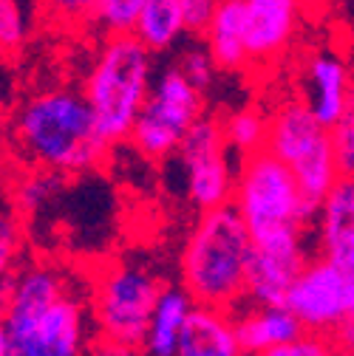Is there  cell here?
I'll return each instance as SVG.
<instances>
[{
  "mask_svg": "<svg viewBox=\"0 0 354 356\" xmlns=\"http://www.w3.org/2000/svg\"><path fill=\"white\" fill-rule=\"evenodd\" d=\"M23 263V220L15 209L0 207V308Z\"/></svg>",
  "mask_w": 354,
  "mask_h": 356,
  "instance_id": "19",
  "label": "cell"
},
{
  "mask_svg": "<svg viewBox=\"0 0 354 356\" xmlns=\"http://www.w3.org/2000/svg\"><path fill=\"white\" fill-rule=\"evenodd\" d=\"M29 37V17L20 0H0V54H15Z\"/></svg>",
  "mask_w": 354,
  "mask_h": 356,
  "instance_id": "24",
  "label": "cell"
},
{
  "mask_svg": "<svg viewBox=\"0 0 354 356\" xmlns=\"http://www.w3.org/2000/svg\"><path fill=\"white\" fill-rule=\"evenodd\" d=\"M176 356H244L233 311L193 305L187 325L179 337Z\"/></svg>",
  "mask_w": 354,
  "mask_h": 356,
  "instance_id": "14",
  "label": "cell"
},
{
  "mask_svg": "<svg viewBox=\"0 0 354 356\" xmlns=\"http://www.w3.org/2000/svg\"><path fill=\"white\" fill-rule=\"evenodd\" d=\"M332 133V147L343 178H354V99L346 108V113L329 127Z\"/></svg>",
  "mask_w": 354,
  "mask_h": 356,
  "instance_id": "26",
  "label": "cell"
},
{
  "mask_svg": "<svg viewBox=\"0 0 354 356\" xmlns=\"http://www.w3.org/2000/svg\"><path fill=\"white\" fill-rule=\"evenodd\" d=\"M267 150L289 164L306 201L315 207L323 204L332 187L343 178L329 127L309 111L303 99H289L278 105V111L270 116Z\"/></svg>",
  "mask_w": 354,
  "mask_h": 356,
  "instance_id": "7",
  "label": "cell"
},
{
  "mask_svg": "<svg viewBox=\"0 0 354 356\" xmlns=\"http://www.w3.org/2000/svg\"><path fill=\"white\" fill-rule=\"evenodd\" d=\"M233 204L252 238L292 227H315L318 218V207L306 201L289 164L267 147L241 156Z\"/></svg>",
  "mask_w": 354,
  "mask_h": 356,
  "instance_id": "5",
  "label": "cell"
},
{
  "mask_svg": "<svg viewBox=\"0 0 354 356\" xmlns=\"http://www.w3.org/2000/svg\"><path fill=\"white\" fill-rule=\"evenodd\" d=\"M153 85V51L134 34H111L94 54L82 94L97 119L102 139L114 147L130 139Z\"/></svg>",
  "mask_w": 354,
  "mask_h": 356,
  "instance_id": "4",
  "label": "cell"
},
{
  "mask_svg": "<svg viewBox=\"0 0 354 356\" xmlns=\"http://www.w3.org/2000/svg\"><path fill=\"white\" fill-rule=\"evenodd\" d=\"M40 9L57 26L79 29L85 23H94L97 0H40Z\"/></svg>",
  "mask_w": 354,
  "mask_h": 356,
  "instance_id": "25",
  "label": "cell"
},
{
  "mask_svg": "<svg viewBox=\"0 0 354 356\" xmlns=\"http://www.w3.org/2000/svg\"><path fill=\"white\" fill-rule=\"evenodd\" d=\"M0 356H9V328L0 317Z\"/></svg>",
  "mask_w": 354,
  "mask_h": 356,
  "instance_id": "30",
  "label": "cell"
},
{
  "mask_svg": "<svg viewBox=\"0 0 354 356\" xmlns=\"http://www.w3.org/2000/svg\"><path fill=\"white\" fill-rule=\"evenodd\" d=\"M68 175H60V172H52V170H43V167H34L31 172H26L20 178V184L15 190V207L23 212V215H37L40 209H46L63 190V181Z\"/></svg>",
  "mask_w": 354,
  "mask_h": 356,
  "instance_id": "21",
  "label": "cell"
},
{
  "mask_svg": "<svg viewBox=\"0 0 354 356\" xmlns=\"http://www.w3.org/2000/svg\"><path fill=\"white\" fill-rule=\"evenodd\" d=\"M351 51H354V29H351Z\"/></svg>",
  "mask_w": 354,
  "mask_h": 356,
  "instance_id": "31",
  "label": "cell"
},
{
  "mask_svg": "<svg viewBox=\"0 0 354 356\" xmlns=\"http://www.w3.org/2000/svg\"><path fill=\"white\" fill-rule=\"evenodd\" d=\"M179 3H182V9H185L187 29H190L193 34H201L218 0H179Z\"/></svg>",
  "mask_w": 354,
  "mask_h": 356,
  "instance_id": "28",
  "label": "cell"
},
{
  "mask_svg": "<svg viewBox=\"0 0 354 356\" xmlns=\"http://www.w3.org/2000/svg\"><path fill=\"white\" fill-rule=\"evenodd\" d=\"M185 31L190 29L179 0H148L134 26V37L153 54L173 49Z\"/></svg>",
  "mask_w": 354,
  "mask_h": 356,
  "instance_id": "18",
  "label": "cell"
},
{
  "mask_svg": "<svg viewBox=\"0 0 354 356\" xmlns=\"http://www.w3.org/2000/svg\"><path fill=\"white\" fill-rule=\"evenodd\" d=\"M252 235L236 204L204 209L179 254V286L196 305L238 311L247 294Z\"/></svg>",
  "mask_w": 354,
  "mask_h": 356,
  "instance_id": "3",
  "label": "cell"
},
{
  "mask_svg": "<svg viewBox=\"0 0 354 356\" xmlns=\"http://www.w3.org/2000/svg\"><path fill=\"white\" fill-rule=\"evenodd\" d=\"M284 305L300 320L303 331L334 334V328L348 314V291L340 269L326 254L309 257L303 272L295 277Z\"/></svg>",
  "mask_w": 354,
  "mask_h": 356,
  "instance_id": "11",
  "label": "cell"
},
{
  "mask_svg": "<svg viewBox=\"0 0 354 356\" xmlns=\"http://www.w3.org/2000/svg\"><path fill=\"white\" fill-rule=\"evenodd\" d=\"M201 116H204L201 91L182 74L179 65H167L153 76L151 94L128 142L145 159L164 161L176 153L185 133Z\"/></svg>",
  "mask_w": 354,
  "mask_h": 356,
  "instance_id": "8",
  "label": "cell"
},
{
  "mask_svg": "<svg viewBox=\"0 0 354 356\" xmlns=\"http://www.w3.org/2000/svg\"><path fill=\"white\" fill-rule=\"evenodd\" d=\"M164 286L167 283H162L153 269L134 260H114L102 266L88 291L97 339L142 348Z\"/></svg>",
  "mask_w": 354,
  "mask_h": 356,
  "instance_id": "6",
  "label": "cell"
},
{
  "mask_svg": "<svg viewBox=\"0 0 354 356\" xmlns=\"http://www.w3.org/2000/svg\"><path fill=\"white\" fill-rule=\"evenodd\" d=\"M201 34H204V46L210 49L218 71L233 74V71L249 68L244 0H218Z\"/></svg>",
  "mask_w": 354,
  "mask_h": 356,
  "instance_id": "15",
  "label": "cell"
},
{
  "mask_svg": "<svg viewBox=\"0 0 354 356\" xmlns=\"http://www.w3.org/2000/svg\"><path fill=\"white\" fill-rule=\"evenodd\" d=\"M15 145L31 167L60 175L94 172L111 150L85 94L71 88H46L23 99L15 113Z\"/></svg>",
  "mask_w": 354,
  "mask_h": 356,
  "instance_id": "2",
  "label": "cell"
},
{
  "mask_svg": "<svg viewBox=\"0 0 354 356\" xmlns=\"http://www.w3.org/2000/svg\"><path fill=\"white\" fill-rule=\"evenodd\" d=\"M230 142L224 133V119L201 116L176 147L173 159L179 161L185 175V193L190 204L204 212L233 204L236 195V170L230 161Z\"/></svg>",
  "mask_w": 354,
  "mask_h": 356,
  "instance_id": "9",
  "label": "cell"
},
{
  "mask_svg": "<svg viewBox=\"0 0 354 356\" xmlns=\"http://www.w3.org/2000/svg\"><path fill=\"white\" fill-rule=\"evenodd\" d=\"M193 305H196L193 297L182 286H164L159 300H156L153 314H151V325H148L142 353L145 356H176L179 337L187 325Z\"/></svg>",
  "mask_w": 354,
  "mask_h": 356,
  "instance_id": "17",
  "label": "cell"
},
{
  "mask_svg": "<svg viewBox=\"0 0 354 356\" xmlns=\"http://www.w3.org/2000/svg\"><path fill=\"white\" fill-rule=\"evenodd\" d=\"M236 317V334L244 356H258L303 334L300 320L286 305H249L244 302Z\"/></svg>",
  "mask_w": 354,
  "mask_h": 356,
  "instance_id": "16",
  "label": "cell"
},
{
  "mask_svg": "<svg viewBox=\"0 0 354 356\" xmlns=\"http://www.w3.org/2000/svg\"><path fill=\"white\" fill-rule=\"evenodd\" d=\"M309 229L292 227L281 232H270L252 238L249 272H247V294L249 305H284L295 277L309 263Z\"/></svg>",
  "mask_w": 354,
  "mask_h": 356,
  "instance_id": "10",
  "label": "cell"
},
{
  "mask_svg": "<svg viewBox=\"0 0 354 356\" xmlns=\"http://www.w3.org/2000/svg\"><path fill=\"white\" fill-rule=\"evenodd\" d=\"M148 0H97L94 23L105 37L111 34H134L137 17Z\"/></svg>",
  "mask_w": 354,
  "mask_h": 356,
  "instance_id": "22",
  "label": "cell"
},
{
  "mask_svg": "<svg viewBox=\"0 0 354 356\" xmlns=\"http://www.w3.org/2000/svg\"><path fill=\"white\" fill-rule=\"evenodd\" d=\"M249 68L278 63L295 42L303 0H244Z\"/></svg>",
  "mask_w": 354,
  "mask_h": 356,
  "instance_id": "12",
  "label": "cell"
},
{
  "mask_svg": "<svg viewBox=\"0 0 354 356\" xmlns=\"http://www.w3.org/2000/svg\"><path fill=\"white\" fill-rule=\"evenodd\" d=\"M300 99L326 127H332L354 99L348 63L334 49H318L306 57Z\"/></svg>",
  "mask_w": 354,
  "mask_h": 356,
  "instance_id": "13",
  "label": "cell"
},
{
  "mask_svg": "<svg viewBox=\"0 0 354 356\" xmlns=\"http://www.w3.org/2000/svg\"><path fill=\"white\" fill-rule=\"evenodd\" d=\"M88 356H142V348H130V345H119V342H108V339H94Z\"/></svg>",
  "mask_w": 354,
  "mask_h": 356,
  "instance_id": "29",
  "label": "cell"
},
{
  "mask_svg": "<svg viewBox=\"0 0 354 356\" xmlns=\"http://www.w3.org/2000/svg\"><path fill=\"white\" fill-rule=\"evenodd\" d=\"M9 356H88L94 345L91 305L66 266L23 260L0 308Z\"/></svg>",
  "mask_w": 354,
  "mask_h": 356,
  "instance_id": "1",
  "label": "cell"
},
{
  "mask_svg": "<svg viewBox=\"0 0 354 356\" xmlns=\"http://www.w3.org/2000/svg\"><path fill=\"white\" fill-rule=\"evenodd\" d=\"M224 133L227 142L238 156H249L255 150L267 147V136H270V116H263L255 108H241L233 111L230 116H224Z\"/></svg>",
  "mask_w": 354,
  "mask_h": 356,
  "instance_id": "20",
  "label": "cell"
},
{
  "mask_svg": "<svg viewBox=\"0 0 354 356\" xmlns=\"http://www.w3.org/2000/svg\"><path fill=\"white\" fill-rule=\"evenodd\" d=\"M176 65L182 68V74L199 88V91H204V88L218 74V65H215V60H213V54H210L207 46H190V49H185Z\"/></svg>",
  "mask_w": 354,
  "mask_h": 356,
  "instance_id": "27",
  "label": "cell"
},
{
  "mask_svg": "<svg viewBox=\"0 0 354 356\" xmlns=\"http://www.w3.org/2000/svg\"><path fill=\"white\" fill-rule=\"evenodd\" d=\"M258 356H343L334 337L332 334H321V331H303L295 339L275 345L270 350H263Z\"/></svg>",
  "mask_w": 354,
  "mask_h": 356,
  "instance_id": "23",
  "label": "cell"
}]
</instances>
